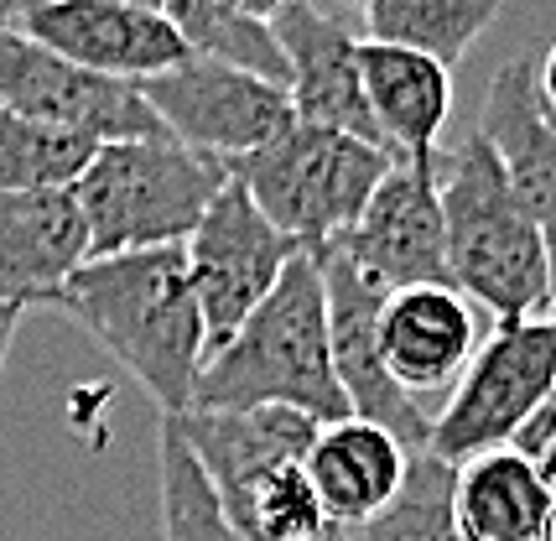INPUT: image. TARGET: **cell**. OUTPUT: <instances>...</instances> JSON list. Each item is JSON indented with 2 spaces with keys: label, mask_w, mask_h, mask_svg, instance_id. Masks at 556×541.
<instances>
[{
  "label": "cell",
  "mask_w": 556,
  "mask_h": 541,
  "mask_svg": "<svg viewBox=\"0 0 556 541\" xmlns=\"http://www.w3.org/2000/svg\"><path fill=\"white\" fill-rule=\"evenodd\" d=\"M52 307H63L156 401L162 417L188 412L208 339L188 287L182 246L94 255L73 270Z\"/></svg>",
  "instance_id": "obj_1"
},
{
  "label": "cell",
  "mask_w": 556,
  "mask_h": 541,
  "mask_svg": "<svg viewBox=\"0 0 556 541\" xmlns=\"http://www.w3.org/2000/svg\"><path fill=\"white\" fill-rule=\"evenodd\" d=\"M250 406H291L317 427L354 417L328 354L323 270L307 250L291 255L266 302L235 328V339L203 360L188 401V412H250Z\"/></svg>",
  "instance_id": "obj_2"
},
{
  "label": "cell",
  "mask_w": 556,
  "mask_h": 541,
  "mask_svg": "<svg viewBox=\"0 0 556 541\" xmlns=\"http://www.w3.org/2000/svg\"><path fill=\"white\" fill-rule=\"evenodd\" d=\"M437 203H442L447 281L463 297L484 302L500 323L546 318L552 313L546 240L479 130H468L453 151H437Z\"/></svg>",
  "instance_id": "obj_3"
},
{
  "label": "cell",
  "mask_w": 556,
  "mask_h": 541,
  "mask_svg": "<svg viewBox=\"0 0 556 541\" xmlns=\"http://www.w3.org/2000/svg\"><path fill=\"white\" fill-rule=\"evenodd\" d=\"M224 183H229L224 162L172 136L99 147L73 183L78 214L89 224V261L121 250L182 246Z\"/></svg>",
  "instance_id": "obj_4"
},
{
  "label": "cell",
  "mask_w": 556,
  "mask_h": 541,
  "mask_svg": "<svg viewBox=\"0 0 556 541\" xmlns=\"http://www.w3.org/2000/svg\"><path fill=\"white\" fill-rule=\"evenodd\" d=\"M390 162L395 151L386 147H369L359 136H343L328 125L291 121L266 147L229 162V177L291 246L317 255L354 229L369 193L390 173Z\"/></svg>",
  "instance_id": "obj_5"
},
{
  "label": "cell",
  "mask_w": 556,
  "mask_h": 541,
  "mask_svg": "<svg viewBox=\"0 0 556 541\" xmlns=\"http://www.w3.org/2000/svg\"><path fill=\"white\" fill-rule=\"evenodd\" d=\"M556 391V318L494 323L484 349L463 365L447 406L432 417L427 453L442 464H468L489 448H509L535 406Z\"/></svg>",
  "instance_id": "obj_6"
},
{
  "label": "cell",
  "mask_w": 556,
  "mask_h": 541,
  "mask_svg": "<svg viewBox=\"0 0 556 541\" xmlns=\"http://www.w3.org/2000/svg\"><path fill=\"white\" fill-rule=\"evenodd\" d=\"M291 255H296V246L229 177L214 203L203 209L198 229L182 240V266H188V287H193L198 318H203L208 354L218 344H229L235 328L266 302V292L276 287V276L287 270Z\"/></svg>",
  "instance_id": "obj_7"
},
{
  "label": "cell",
  "mask_w": 556,
  "mask_h": 541,
  "mask_svg": "<svg viewBox=\"0 0 556 541\" xmlns=\"http://www.w3.org/2000/svg\"><path fill=\"white\" fill-rule=\"evenodd\" d=\"M136 95L151 104L172 141L203 151L214 162H240L270 136H281L296 115L281 84L214 63V58H182L167 74L136 78Z\"/></svg>",
  "instance_id": "obj_8"
},
{
  "label": "cell",
  "mask_w": 556,
  "mask_h": 541,
  "mask_svg": "<svg viewBox=\"0 0 556 541\" xmlns=\"http://www.w3.org/2000/svg\"><path fill=\"white\" fill-rule=\"evenodd\" d=\"M0 110L89 136L94 147L167 136L162 121L151 115V104L136 95V84L89 74V68L48 52L42 42H31L16 26L0 32Z\"/></svg>",
  "instance_id": "obj_9"
},
{
  "label": "cell",
  "mask_w": 556,
  "mask_h": 541,
  "mask_svg": "<svg viewBox=\"0 0 556 541\" xmlns=\"http://www.w3.org/2000/svg\"><path fill=\"white\" fill-rule=\"evenodd\" d=\"M442 151V147H437ZM437 151L395 156L380 188L369 193L354 229L339 240L349 266L369 287H421L447 281V246H442V203H437ZM453 287V281H447Z\"/></svg>",
  "instance_id": "obj_10"
},
{
  "label": "cell",
  "mask_w": 556,
  "mask_h": 541,
  "mask_svg": "<svg viewBox=\"0 0 556 541\" xmlns=\"http://www.w3.org/2000/svg\"><path fill=\"white\" fill-rule=\"evenodd\" d=\"M323 270V297H328V354H333V375L343 386L349 412L375 427H386L406 453H427V432L432 417L421 412V401L406 395L380 365V344H375V313H380V287H369L359 270L349 266L339 246L313 255Z\"/></svg>",
  "instance_id": "obj_11"
},
{
  "label": "cell",
  "mask_w": 556,
  "mask_h": 541,
  "mask_svg": "<svg viewBox=\"0 0 556 541\" xmlns=\"http://www.w3.org/2000/svg\"><path fill=\"white\" fill-rule=\"evenodd\" d=\"M16 32L104 78H151L193 58L162 11L125 0H26Z\"/></svg>",
  "instance_id": "obj_12"
},
{
  "label": "cell",
  "mask_w": 556,
  "mask_h": 541,
  "mask_svg": "<svg viewBox=\"0 0 556 541\" xmlns=\"http://www.w3.org/2000/svg\"><path fill=\"white\" fill-rule=\"evenodd\" d=\"M270 32H276L281 58H287L291 115L307 125L343 130V136H359L369 147H386L375 121H369V104H364L359 37H354V26L328 16L313 0H291L287 11L270 22Z\"/></svg>",
  "instance_id": "obj_13"
},
{
  "label": "cell",
  "mask_w": 556,
  "mask_h": 541,
  "mask_svg": "<svg viewBox=\"0 0 556 541\" xmlns=\"http://www.w3.org/2000/svg\"><path fill=\"white\" fill-rule=\"evenodd\" d=\"M500 167H505L515 198L526 203L535 219L541 240H546V266H552V318H556V121L541 104L535 89V58H509L494 74L479 110V125Z\"/></svg>",
  "instance_id": "obj_14"
},
{
  "label": "cell",
  "mask_w": 556,
  "mask_h": 541,
  "mask_svg": "<svg viewBox=\"0 0 556 541\" xmlns=\"http://www.w3.org/2000/svg\"><path fill=\"white\" fill-rule=\"evenodd\" d=\"M182 438L203 464L224 516L240 520L250 494L266 485L276 468L302 464L317 438V422L291 406H250V412H182Z\"/></svg>",
  "instance_id": "obj_15"
},
{
  "label": "cell",
  "mask_w": 556,
  "mask_h": 541,
  "mask_svg": "<svg viewBox=\"0 0 556 541\" xmlns=\"http://www.w3.org/2000/svg\"><path fill=\"white\" fill-rule=\"evenodd\" d=\"M473 334H479L473 313L458 287H447V281L395 287L380 297V313H375L380 365L416 401L458 386L463 365L473 360Z\"/></svg>",
  "instance_id": "obj_16"
},
{
  "label": "cell",
  "mask_w": 556,
  "mask_h": 541,
  "mask_svg": "<svg viewBox=\"0 0 556 541\" xmlns=\"http://www.w3.org/2000/svg\"><path fill=\"white\" fill-rule=\"evenodd\" d=\"M89 261V224L73 188L0 193V302L37 307L58 302L68 276Z\"/></svg>",
  "instance_id": "obj_17"
},
{
  "label": "cell",
  "mask_w": 556,
  "mask_h": 541,
  "mask_svg": "<svg viewBox=\"0 0 556 541\" xmlns=\"http://www.w3.org/2000/svg\"><path fill=\"white\" fill-rule=\"evenodd\" d=\"M406 464H412V453L386 427L364 417H343L317 427L313 448L302 458V474H307L317 505L333 526H364L395 500Z\"/></svg>",
  "instance_id": "obj_18"
},
{
  "label": "cell",
  "mask_w": 556,
  "mask_h": 541,
  "mask_svg": "<svg viewBox=\"0 0 556 541\" xmlns=\"http://www.w3.org/2000/svg\"><path fill=\"white\" fill-rule=\"evenodd\" d=\"M359 78L369 121L395 156H427L453 115V68L395 42H359Z\"/></svg>",
  "instance_id": "obj_19"
},
{
  "label": "cell",
  "mask_w": 556,
  "mask_h": 541,
  "mask_svg": "<svg viewBox=\"0 0 556 541\" xmlns=\"http://www.w3.org/2000/svg\"><path fill=\"white\" fill-rule=\"evenodd\" d=\"M552 494L526 453L489 448L453 468V526L458 541H541Z\"/></svg>",
  "instance_id": "obj_20"
},
{
  "label": "cell",
  "mask_w": 556,
  "mask_h": 541,
  "mask_svg": "<svg viewBox=\"0 0 556 541\" xmlns=\"http://www.w3.org/2000/svg\"><path fill=\"white\" fill-rule=\"evenodd\" d=\"M494 16H500V0H369L364 5L369 42L427 52L442 68L463 63Z\"/></svg>",
  "instance_id": "obj_21"
},
{
  "label": "cell",
  "mask_w": 556,
  "mask_h": 541,
  "mask_svg": "<svg viewBox=\"0 0 556 541\" xmlns=\"http://www.w3.org/2000/svg\"><path fill=\"white\" fill-rule=\"evenodd\" d=\"M162 16L177 26V37L188 42L193 58H214V63L244 68V74L287 89V58L276 48L270 22L244 16L229 0H162Z\"/></svg>",
  "instance_id": "obj_22"
},
{
  "label": "cell",
  "mask_w": 556,
  "mask_h": 541,
  "mask_svg": "<svg viewBox=\"0 0 556 541\" xmlns=\"http://www.w3.org/2000/svg\"><path fill=\"white\" fill-rule=\"evenodd\" d=\"M156 468H162V541H250L224 516V505H218L203 464L193 458L177 417H162Z\"/></svg>",
  "instance_id": "obj_23"
},
{
  "label": "cell",
  "mask_w": 556,
  "mask_h": 541,
  "mask_svg": "<svg viewBox=\"0 0 556 541\" xmlns=\"http://www.w3.org/2000/svg\"><path fill=\"white\" fill-rule=\"evenodd\" d=\"M94 151L99 147L89 136H73V130L0 110V193L73 188Z\"/></svg>",
  "instance_id": "obj_24"
},
{
  "label": "cell",
  "mask_w": 556,
  "mask_h": 541,
  "mask_svg": "<svg viewBox=\"0 0 556 541\" xmlns=\"http://www.w3.org/2000/svg\"><path fill=\"white\" fill-rule=\"evenodd\" d=\"M359 541H458L453 526V464L412 453L406 479L375 520L359 526Z\"/></svg>",
  "instance_id": "obj_25"
},
{
  "label": "cell",
  "mask_w": 556,
  "mask_h": 541,
  "mask_svg": "<svg viewBox=\"0 0 556 541\" xmlns=\"http://www.w3.org/2000/svg\"><path fill=\"white\" fill-rule=\"evenodd\" d=\"M235 526L250 541H307L328 526V516H323V505H317L302 464H287L250 494V505L240 511Z\"/></svg>",
  "instance_id": "obj_26"
},
{
  "label": "cell",
  "mask_w": 556,
  "mask_h": 541,
  "mask_svg": "<svg viewBox=\"0 0 556 541\" xmlns=\"http://www.w3.org/2000/svg\"><path fill=\"white\" fill-rule=\"evenodd\" d=\"M546 443H556V391L535 406L531 417H526V427L515 432V443H509V448H515V453H526V458H535Z\"/></svg>",
  "instance_id": "obj_27"
},
{
  "label": "cell",
  "mask_w": 556,
  "mask_h": 541,
  "mask_svg": "<svg viewBox=\"0 0 556 541\" xmlns=\"http://www.w3.org/2000/svg\"><path fill=\"white\" fill-rule=\"evenodd\" d=\"M535 89H541V104L552 110V121H556V42H552V52L535 63Z\"/></svg>",
  "instance_id": "obj_28"
},
{
  "label": "cell",
  "mask_w": 556,
  "mask_h": 541,
  "mask_svg": "<svg viewBox=\"0 0 556 541\" xmlns=\"http://www.w3.org/2000/svg\"><path fill=\"white\" fill-rule=\"evenodd\" d=\"M16 328H22V307L0 302V375H5V354H11V339H16Z\"/></svg>",
  "instance_id": "obj_29"
},
{
  "label": "cell",
  "mask_w": 556,
  "mask_h": 541,
  "mask_svg": "<svg viewBox=\"0 0 556 541\" xmlns=\"http://www.w3.org/2000/svg\"><path fill=\"white\" fill-rule=\"evenodd\" d=\"M229 5H235V11H244V16H255V22H276L291 0H229Z\"/></svg>",
  "instance_id": "obj_30"
},
{
  "label": "cell",
  "mask_w": 556,
  "mask_h": 541,
  "mask_svg": "<svg viewBox=\"0 0 556 541\" xmlns=\"http://www.w3.org/2000/svg\"><path fill=\"white\" fill-rule=\"evenodd\" d=\"M22 5H26V0H0V32H11V26H16Z\"/></svg>",
  "instance_id": "obj_31"
},
{
  "label": "cell",
  "mask_w": 556,
  "mask_h": 541,
  "mask_svg": "<svg viewBox=\"0 0 556 541\" xmlns=\"http://www.w3.org/2000/svg\"><path fill=\"white\" fill-rule=\"evenodd\" d=\"M541 541H556V511H552V520H546V531H541Z\"/></svg>",
  "instance_id": "obj_32"
},
{
  "label": "cell",
  "mask_w": 556,
  "mask_h": 541,
  "mask_svg": "<svg viewBox=\"0 0 556 541\" xmlns=\"http://www.w3.org/2000/svg\"><path fill=\"white\" fill-rule=\"evenodd\" d=\"M125 5H146V11H162V0H125Z\"/></svg>",
  "instance_id": "obj_33"
},
{
  "label": "cell",
  "mask_w": 556,
  "mask_h": 541,
  "mask_svg": "<svg viewBox=\"0 0 556 541\" xmlns=\"http://www.w3.org/2000/svg\"><path fill=\"white\" fill-rule=\"evenodd\" d=\"M343 5H354V11H364V5H369V0H343Z\"/></svg>",
  "instance_id": "obj_34"
}]
</instances>
